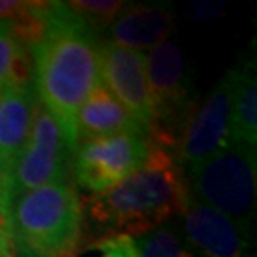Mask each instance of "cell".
<instances>
[{"mask_svg": "<svg viewBox=\"0 0 257 257\" xmlns=\"http://www.w3.org/2000/svg\"><path fill=\"white\" fill-rule=\"evenodd\" d=\"M93 248L101 249V257H136V244L132 236H107L92 244Z\"/></svg>", "mask_w": 257, "mask_h": 257, "instance_id": "obj_18", "label": "cell"}, {"mask_svg": "<svg viewBox=\"0 0 257 257\" xmlns=\"http://www.w3.org/2000/svg\"><path fill=\"white\" fill-rule=\"evenodd\" d=\"M67 6L95 33V31L110 27L114 23V19L122 14V10L126 8V2H120V0H73V2H67Z\"/></svg>", "mask_w": 257, "mask_h": 257, "instance_id": "obj_17", "label": "cell"}, {"mask_svg": "<svg viewBox=\"0 0 257 257\" xmlns=\"http://www.w3.org/2000/svg\"><path fill=\"white\" fill-rule=\"evenodd\" d=\"M118 134H145V128L124 109L114 95L99 84L86 97L76 114V139H95Z\"/></svg>", "mask_w": 257, "mask_h": 257, "instance_id": "obj_13", "label": "cell"}, {"mask_svg": "<svg viewBox=\"0 0 257 257\" xmlns=\"http://www.w3.org/2000/svg\"><path fill=\"white\" fill-rule=\"evenodd\" d=\"M153 141L145 134H118L76 143L73 172L90 194H103L145 164Z\"/></svg>", "mask_w": 257, "mask_h": 257, "instance_id": "obj_6", "label": "cell"}, {"mask_svg": "<svg viewBox=\"0 0 257 257\" xmlns=\"http://www.w3.org/2000/svg\"><path fill=\"white\" fill-rule=\"evenodd\" d=\"M99 76L114 99L151 136L155 112L149 95L145 54L116 46L112 42H103L99 48Z\"/></svg>", "mask_w": 257, "mask_h": 257, "instance_id": "obj_9", "label": "cell"}, {"mask_svg": "<svg viewBox=\"0 0 257 257\" xmlns=\"http://www.w3.org/2000/svg\"><path fill=\"white\" fill-rule=\"evenodd\" d=\"M255 147L229 143L189 172L191 194L196 200L221 211L249 234L257 194Z\"/></svg>", "mask_w": 257, "mask_h": 257, "instance_id": "obj_4", "label": "cell"}, {"mask_svg": "<svg viewBox=\"0 0 257 257\" xmlns=\"http://www.w3.org/2000/svg\"><path fill=\"white\" fill-rule=\"evenodd\" d=\"M14 246L8 238V232H6V227L4 223L0 221V257H14Z\"/></svg>", "mask_w": 257, "mask_h": 257, "instance_id": "obj_20", "label": "cell"}, {"mask_svg": "<svg viewBox=\"0 0 257 257\" xmlns=\"http://www.w3.org/2000/svg\"><path fill=\"white\" fill-rule=\"evenodd\" d=\"M4 227L23 257H76L84 242V204L69 181L27 191L10 206Z\"/></svg>", "mask_w": 257, "mask_h": 257, "instance_id": "obj_3", "label": "cell"}, {"mask_svg": "<svg viewBox=\"0 0 257 257\" xmlns=\"http://www.w3.org/2000/svg\"><path fill=\"white\" fill-rule=\"evenodd\" d=\"M238 71L229 73L215 84L196 109H191L179 136V166L183 172H193L208 158L229 145L230 105L234 95Z\"/></svg>", "mask_w": 257, "mask_h": 257, "instance_id": "obj_8", "label": "cell"}, {"mask_svg": "<svg viewBox=\"0 0 257 257\" xmlns=\"http://www.w3.org/2000/svg\"><path fill=\"white\" fill-rule=\"evenodd\" d=\"M99 48L95 33L65 2H46L42 37L29 48L33 88L74 149L78 109L101 84Z\"/></svg>", "mask_w": 257, "mask_h": 257, "instance_id": "obj_1", "label": "cell"}, {"mask_svg": "<svg viewBox=\"0 0 257 257\" xmlns=\"http://www.w3.org/2000/svg\"><path fill=\"white\" fill-rule=\"evenodd\" d=\"M73 156L74 147L71 141L54 116L38 103L25 149L21 151L18 164L4 189L0 221L4 223L10 206L21 194L44 185L67 181L69 172L73 170Z\"/></svg>", "mask_w": 257, "mask_h": 257, "instance_id": "obj_5", "label": "cell"}, {"mask_svg": "<svg viewBox=\"0 0 257 257\" xmlns=\"http://www.w3.org/2000/svg\"><path fill=\"white\" fill-rule=\"evenodd\" d=\"M136 257H194L172 227H158L134 238Z\"/></svg>", "mask_w": 257, "mask_h": 257, "instance_id": "obj_16", "label": "cell"}, {"mask_svg": "<svg viewBox=\"0 0 257 257\" xmlns=\"http://www.w3.org/2000/svg\"><path fill=\"white\" fill-rule=\"evenodd\" d=\"M238 78L230 105L229 143L257 149V80L253 61L236 67Z\"/></svg>", "mask_w": 257, "mask_h": 257, "instance_id": "obj_14", "label": "cell"}, {"mask_svg": "<svg viewBox=\"0 0 257 257\" xmlns=\"http://www.w3.org/2000/svg\"><path fill=\"white\" fill-rule=\"evenodd\" d=\"M185 240L204 257H244L248 234L238 223L196 200L193 194L181 213Z\"/></svg>", "mask_w": 257, "mask_h": 257, "instance_id": "obj_10", "label": "cell"}, {"mask_svg": "<svg viewBox=\"0 0 257 257\" xmlns=\"http://www.w3.org/2000/svg\"><path fill=\"white\" fill-rule=\"evenodd\" d=\"M37 105L31 84L0 92V210L4 189L29 139Z\"/></svg>", "mask_w": 257, "mask_h": 257, "instance_id": "obj_11", "label": "cell"}, {"mask_svg": "<svg viewBox=\"0 0 257 257\" xmlns=\"http://www.w3.org/2000/svg\"><path fill=\"white\" fill-rule=\"evenodd\" d=\"M191 196L187 175L174 155L153 143L145 164L103 194L82 200L84 211L103 238L141 236L181 215Z\"/></svg>", "mask_w": 257, "mask_h": 257, "instance_id": "obj_2", "label": "cell"}, {"mask_svg": "<svg viewBox=\"0 0 257 257\" xmlns=\"http://www.w3.org/2000/svg\"><path fill=\"white\" fill-rule=\"evenodd\" d=\"M189 14L194 21L200 23H210V21H217L223 18V14L227 12V4L225 2H191L189 4Z\"/></svg>", "mask_w": 257, "mask_h": 257, "instance_id": "obj_19", "label": "cell"}, {"mask_svg": "<svg viewBox=\"0 0 257 257\" xmlns=\"http://www.w3.org/2000/svg\"><path fill=\"white\" fill-rule=\"evenodd\" d=\"M145 71L155 126L151 141L162 147H172V128L185 122L189 114V90L185 82V61L181 48L174 40H166L145 54Z\"/></svg>", "mask_w": 257, "mask_h": 257, "instance_id": "obj_7", "label": "cell"}, {"mask_svg": "<svg viewBox=\"0 0 257 257\" xmlns=\"http://www.w3.org/2000/svg\"><path fill=\"white\" fill-rule=\"evenodd\" d=\"M175 31L174 10L166 4H136L122 10L110 25L112 44L128 50H151L166 42Z\"/></svg>", "mask_w": 257, "mask_h": 257, "instance_id": "obj_12", "label": "cell"}, {"mask_svg": "<svg viewBox=\"0 0 257 257\" xmlns=\"http://www.w3.org/2000/svg\"><path fill=\"white\" fill-rule=\"evenodd\" d=\"M31 76V54L14 27L0 19V92L25 86Z\"/></svg>", "mask_w": 257, "mask_h": 257, "instance_id": "obj_15", "label": "cell"}]
</instances>
